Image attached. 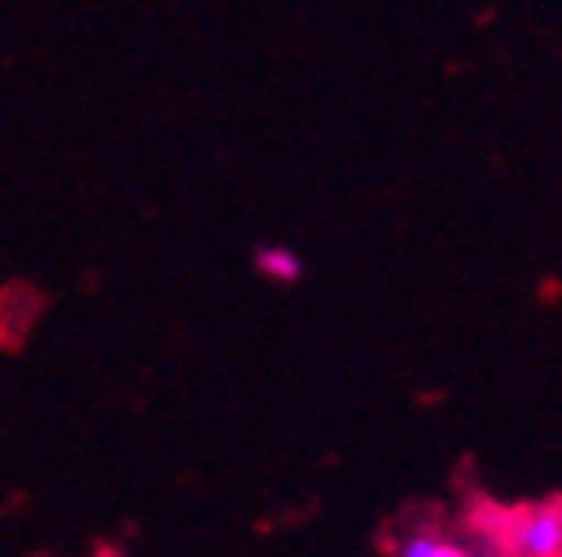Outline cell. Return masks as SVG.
<instances>
[{"instance_id": "6da1fadb", "label": "cell", "mask_w": 562, "mask_h": 557, "mask_svg": "<svg viewBox=\"0 0 562 557\" xmlns=\"http://www.w3.org/2000/svg\"><path fill=\"white\" fill-rule=\"evenodd\" d=\"M508 557H562V499L524 507L504 523Z\"/></svg>"}, {"instance_id": "7a4b0ae2", "label": "cell", "mask_w": 562, "mask_h": 557, "mask_svg": "<svg viewBox=\"0 0 562 557\" xmlns=\"http://www.w3.org/2000/svg\"><path fill=\"white\" fill-rule=\"evenodd\" d=\"M255 270L262 273V277L278 281V285H293V281H301L305 265H301V258L290 250V246H258Z\"/></svg>"}, {"instance_id": "3957f363", "label": "cell", "mask_w": 562, "mask_h": 557, "mask_svg": "<svg viewBox=\"0 0 562 557\" xmlns=\"http://www.w3.org/2000/svg\"><path fill=\"white\" fill-rule=\"evenodd\" d=\"M398 557H473L461 542L441 538V534H414L398 546Z\"/></svg>"}]
</instances>
